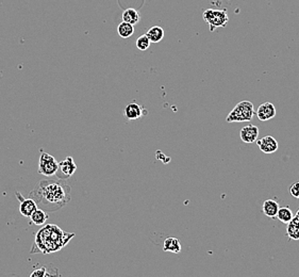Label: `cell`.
Here are the masks:
<instances>
[{
	"label": "cell",
	"instance_id": "6da1fadb",
	"mask_svg": "<svg viewBox=\"0 0 299 277\" xmlns=\"http://www.w3.org/2000/svg\"><path fill=\"white\" fill-rule=\"evenodd\" d=\"M37 206L46 212L56 211L71 200V187L62 180H42L30 192Z\"/></svg>",
	"mask_w": 299,
	"mask_h": 277
},
{
	"label": "cell",
	"instance_id": "7a4b0ae2",
	"mask_svg": "<svg viewBox=\"0 0 299 277\" xmlns=\"http://www.w3.org/2000/svg\"><path fill=\"white\" fill-rule=\"evenodd\" d=\"M74 237V233H66L59 226L46 225L36 234L31 254H51L60 251Z\"/></svg>",
	"mask_w": 299,
	"mask_h": 277
},
{
	"label": "cell",
	"instance_id": "3957f363",
	"mask_svg": "<svg viewBox=\"0 0 299 277\" xmlns=\"http://www.w3.org/2000/svg\"><path fill=\"white\" fill-rule=\"evenodd\" d=\"M255 108L252 101L243 100L238 102L226 119L227 123L250 122L255 117Z\"/></svg>",
	"mask_w": 299,
	"mask_h": 277
},
{
	"label": "cell",
	"instance_id": "277c9868",
	"mask_svg": "<svg viewBox=\"0 0 299 277\" xmlns=\"http://www.w3.org/2000/svg\"><path fill=\"white\" fill-rule=\"evenodd\" d=\"M204 21L209 25L210 31H214L216 28L226 27L229 22V16L226 10H215V9H207L202 14Z\"/></svg>",
	"mask_w": 299,
	"mask_h": 277
},
{
	"label": "cell",
	"instance_id": "5b68a950",
	"mask_svg": "<svg viewBox=\"0 0 299 277\" xmlns=\"http://www.w3.org/2000/svg\"><path fill=\"white\" fill-rule=\"evenodd\" d=\"M57 168H59V163L51 155L43 152L40 157V162H38V173L47 177H51L56 174Z\"/></svg>",
	"mask_w": 299,
	"mask_h": 277
},
{
	"label": "cell",
	"instance_id": "8992f818",
	"mask_svg": "<svg viewBox=\"0 0 299 277\" xmlns=\"http://www.w3.org/2000/svg\"><path fill=\"white\" fill-rule=\"evenodd\" d=\"M76 171H77V165L75 163L73 157L70 156L60 162L59 168H57V172L54 176L60 180H66L70 177H72L75 174Z\"/></svg>",
	"mask_w": 299,
	"mask_h": 277
},
{
	"label": "cell",
	"instance_id": "52a82bcc",
	"mask_svg": "<svg viewBox=\"0 0 299 277\" xmlns=\"http://www.w3.org/2000/svg\"><path fill=\"white\" fill-rule=\"evenodd\" d=\"M276 113H277L276 107L272 102H268V101L260 104L256 112L258 119L262 122L273 120L276 117Z\"/></svg>",
	"mask_w": 299,
	"mask_h": 277
},
{
	"label": "cell",
	"instance_id": "ba28073f",
	"mask_svg": "<svg viewBox=\"0 0 299 277\" xmlns=\"http://www.w3.org/2000/svg\"><path fill=\"white\" fill-rule=\"evenodd\" d=\"M257 144L262 152L264 154H274L279 148V144L275 138L272 136L263 137L261 140L257 141Z\"/></svg>",
	"mask_w": 299,
	"mask_h": 277
},
{
	"label": "cell",
	"instance_id": "9c48e42d",
	"mask_svg": "<svg viewBox=\"0 0 299 277\" xmlns=\"http://www.w3.org/2000/svg\"><path fill=\"white\" fill-rule=\"evenodd\" d=\"M16 196L21 202V205H19V211L27 217H30L31 214L37 209V205L34 202L32 198H23L19 192H16Z\"/></svg>",
	"mask_w": 299,
	"mask_h": 277
},
{
	"label": "cell",
	"instance_id": "30bf717a",
	"mask_svg": "<svg viewBox=\"0 0 299 277\" xmlns=\"http://www.w3.org/2000/svg\"><path fill=\"white\" fill-rule=\"evenodd\" d=\"M259 137V128L256 125H247L240 131V138L246 144H253Z\"/></svg>",
	"mask_w": 299,
	"mask_h": 277
},
{
	"label": "cell",
	"instance_id": "8fae6325",
	"mask_svg": "<svg viewBox=\"0 0 299 277\" xmlns=\"http://www.w3.org/2000/svg\"><path fill=\"white\" fill-rule=\"evenodd\" d=\"M143 109L140 106V104L132 102L129 103L128 106L125 109V117H126L127 120L132 121V120H138L143 116Z\"/></svg>",
	"mask_w": 299,
	"mask_h": 277
},
{
	"label": "cell",
	"instance_id": "7c38bea8",
	"mask_svg": "<svg viewBox=\"0 0 299 277\" xmlns=\"http://www.w3.org/2000/svg\"><path fill=\"white\" fill-rule=\"evenodd\" d=\"M163 251L173 254H179L181 252V243L179 241V239L173 237L166 238L163 243Z\"/></svg>",
	"mask_w": 299,
	"mask_h": 277
},
{
	"label": "cell",
	"instance_id": "4fadbf2b",
	"mask_svg": "<svg viewBox=\"0 0 299 277\" xmlns=\"http://www.w3.org/2000/svg\"><path fill=\"white\" fill-rule=\"evenodd\" d=\"M279 208L280 207L275 199H266L262 205V211L268 217H276Z\"/></svg>",
	"mask_w": 299,
	"mask_h": 277
},
{
	"label": "cell",
	"instance_id": "5bb4252c",
	"mask_svg": "<svg viewBox=\"0 0 299 277\" xmlns=\"http://www.w3.org/2000/svg\"><path fill=\"white\" fill-rule=\"evenodd\" d=\"M286 235L292 240H299V219L295 216L287 223Z\"/></svg>",
	"mask_w": 299,
	"mask_h": 277
},
{
	"label": "cell",
	"instance_id": "9a60e30c",
	"mask_svg": "<svg viewBox=\"0 0 299 277\" xmlns=\"http://www.w3.org/2000/svg\"><path fill=\"white\" fill-rule=\"evenodd\" d=\"M31 218V222L34 224V225H37V226H42L44 225L47 221L48 218H49V215H48V213L45 211V210L43 209H36L35 211L31 214L30 216Z\"/></svg>",
	"mask_w": 299,
	"mask_h": 277
},
{
	"label": "cell",
	"instance_id": "2e32d148",
	"mask_svg": "<svg viewBox=\"0 0 299 277\" xmlns=\"http://www.w3.org/2000/svg\"><path fill=\"white\" fill-rule=\"evenodd\" d=\"M146 36L151 43H159L164 37V30L160 26H153L147 31Z\"/></svg>",
	"mask_w": 299,
	"mask_h": 277
},
{
	"label": "cell",
	"instance_id": "e0dca14e",
	"mask_svg": "<svg viewBox=\"0 0 299 277\" xmlns=\"http://www.w3.org/2000/svg\"><path fill=\"white\" fill-rule=\"evenodd\" d=\"M140 13L134 9H127L123 13V22H126L133 26L140 22Z\"/></svg>",
	"mask_w": 299,
	"mask_h": 277
},
{
	"label": "cell",
	"instance_id": "ac0fdd59",
	"mask_svg": "<svg viewBox=\"0 0 299 277\" xmlns=\"http://www.w3.org/2000/svg\"><path fill=\"white\" fill-rule=\"evenodd\" d=\"M276 217L280 222H282L284 224H287L293 218V212H292V210L288 207H281V208H279Z\"/></svg>",
	"mask_w": 299,
	"mask_h": 277
},
{
	"label": "cell",
	"instance_id": "d6986e66",
	"mask_svg": "<svg viewBox=\"0 0 299 277\" xmlns=\"http://www.w3.org/2000/svg\"><path fill=\"white\" fill-rule=\"evenodd\" d=\"M117 31L123 39H128V37H130L134 33V27L131 24L123 22L119 24V26L117 28Z\"/></svg>",
	"mask_w": 299,
	"mask_h": 277
},
{
	"label": "cell",
	"instance_id": "ffe728a7",
	"mask_svg": "<svg viewBox=\"0 0 299 277\" xmlns=\"http://www.w3.org/2000/svg\"><path fill=\"white\" fill-rule=\"evenodd\" d=\"M150 43L151 42L149 41V39L146 36V34L145 35H142V36H140L139 39L137 40V47H138V48L140 50L144 51V50H146V49L149 48Z\"/></svg>",
	"mask_w": 299,
	"mask_h": 277
},
{
	"label": "cell",
	"instance_id": "44dd1931",
	"mask_svg": "<svg viewBox=\"0 0 299 277\" xmlns=\"http://www.w3.org/2000/svg\"><path fill=\"white\" fill-rule=\"evenodd\" d=\"M47 276H51V275H50V274H48L47 269H46L45 266L38 267V269L34 270V271L30 274V277H47Z\"/></svg>",
	"mask_w": 299,
	"mask_h": 277
},
{
	"label": "cell",
	"instance_id": "7402d4cb",
	"mask_svg": "<svg viewBox=\"0 0 299 277\" xmlns=\"http://www.w3.org/2000/svg\"><path fill=\"white\" fill-rule=\"evenodd\" d=\"M288 191H290V193L292 194V196L299 199V181H296V183L292 184L290 186V188H288Z\"/></svg>",
	"mask_w": 299,
	"mask_h": 277
},
{
	"label": "cell",
	"instance_id": "603a6c76",
	"mask_svg": "<svg viewBox=\"0 0 299 277\" xmlns=\"http://www.w3.org/2000/svg\"><path fill=\"white\" fill-rule=\"evenodd\" d=\"M295 217H297V218L299 219V209L297 210V212H296V214H295Z\"/></svg>",
	"mask_w": 299,
	"mask_h": 277
}]
</instances>
